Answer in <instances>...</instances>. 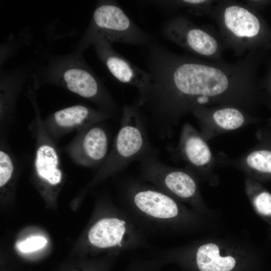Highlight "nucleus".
<instances>
[{
  "mask_svg": "<svg viewBox=\"0 0 271 271\" xmlns=\"http://www.w3.org/2000/svg\"><path fill=\"white\" fill-rule=\"evenodd\" d=\"M146 47L150 81L137 100L160 137L170 138L181 118L199 106L231 105L248 111L257 102L254 52L227 63L180 55L155 41Z\"/></svg>",
  "mask_w": 271,
  "mask_h": 271,
  "instance_id": "f257e3e1",
  "label": "nucleus"
},
{
  "mask_svg": "<svg viewBox=\"0 0 271 271\" xmlns=\"http://www.w3.org/2000/svg\"><path fill=\"white\" fill-rule=\"evenodd\" d=\"M122 206L146 235L164 234L195 220L179 200L142 180L130 179L123 184Z\"/></svg>",
  "mask_w": 271,
  "mask_h": 271,
  "instance_id": "f03ea898",
  "label": "nucleus"
},
{
  "mask_svg": "<svg viewBox=\"0 0 271 271\" xmlns=\"http://www.w3.org/2000/svg\"><path fill=\"white\" fill-rule=\"evenodd\" d=\"M210 17L217 25L224 47L237 56L254 52L261 39L262 25L253 9L236 1H218Z\"/></svg>",
  "mask_w": 271,
  "mask_h": 271,
  "instance_id": "7ed1b4c3",
  "label": "nucleus"
},
{
  "mask_svg": "<svg viewBox=\"0 0 271 271\" xmlns=\"http://www.w3.org/2000/svg\"><path fill=\"white\" fill-rule=\"evenodd\" d=\"M148 124L137 100L123 106L120 127L110 154L101 168V177L119 172L152 151Z\"/></svg>",
  "mask_w": 271,
  "mask_h": 271,
  "instance_id": "20e7f679",
  "label": "nucleus"
},
{
  "mask_svg": "<svg viewBox=\"0 0 271 271\" xmlns=\"http://www.w3.org/2000/svg\"><path fill=\"white\" fill-rule=\"evenodd\" d=\"M139 161L142 180L179 201L200 207L202 199L198 181L190 169L169 166L159 160L152 151Z\"/></svg>",
  "mask_w": 271,
  "mask_h": 271,
  "instance_id": "39448f33",
  "label": "nucleus"
},
{
  "mask_svg": "<svg viewBox=\"0 0 271 271\" xmlns=\"http://www.w3.org/2000/svg\"><path fill=\"white\" fill-rule=\"evenodd\" d=\"M87 239L95 248L117 251L150 246L146 235L122 208H114L95 220L88 230Z\"/></svg>",
  "mask_w": 271,
  "mask_h": 271,
  "instance_id": "423d86ee",
  "label": "nucleus"
},
{
  "mask_svg": "<svg viewBox=\"0 0 271 271\" xmlns=\"http://www.w3.org/2000/svg\"><path fill=\"white\" fill-rule=\"evenodd\" d=\"M169 41L200 58L221 62L224 46L219 34L206 26H199L188 17L178 15L169 19L162 28Z\"/></svg>",
  "mask_w": 271,
  "mask_h": 271,
  "instance_id": "0eeeda50",
  "label": "nucleus"
},
{
  "mask_svg": "<svg viewBox=\"0 0 271 271\" xmlns=\"http://www.w3.org/2000/svg\"><path fill=\"white\" fill-rule=\"evenodd\" d=\"M91 41L101 37L110 43L147 46L153 38L141 29L115 2L103 3L96 7L92 18Z\"/></svg>",
  "mask_w": 271,
  "mask_h": 271,
  "instance_id": "6e6552de",
  "label": "nucleus"
},
{
  "mask_svg": "<svg viewBox=\"0 0 271 271\" xmlns=\"http://www.w3.org/2000/svg\"><path fill=\"white\" fill-rule=\"evenodd\" d=\"M191 114L196 119L200 132L207 142L257 121L248 111L231 105L199 106Z\"/></svg>",
  "mask_w": 271,
  "mask_h": 271,
  "instance_id": "1a4fd4ad",
  "label": "nucleus"
},
{
  "mask_svg": "<svg viewBox=\"0 0 271 271\" xmlns=\"http://www.w3.org/2000/svg\"><path fill=\"white\" fill-rule=\"evenodd\" d=\"M97 55L111 74L118 81L137 88L138 97L142 96L148 88L150 75L117 53L111 43L101 37L92 41Z\"/></svg>",
  "mask_w": 271,
  "mask_h": 271,
  "instance_id": "9d476101",
  "label": "nucleus"
},
{
  "mask_svg": "<svg viewBox=\"0 0 271 271\" xmlns=\"http://www.w3.org/2000/svg\"><path fill=\"white\" fill-rule=\"evenodd\" d=\"M177 151L192 171L205 178L214 177L216 160L207 142L189 122L182 127Z\"/></svg>",
  "mask_w": 271,
  "mask_h": 271,
  "instance_id": "9b49d317",
  "label": "nucleus"
},
{
  "mask_svg": "<svg viewBox=\"0 0 271 271\" xmlns=\"http://www.w3.org/2000/svg\"><path fill=\"white\" fill-rule=\"evenodd\" d=\"M225 163L239 168L252 179H271L270 147L254 148L240 157Z\"/></svg>",
  "mask_w": 271,
  "mask_h": 271,
  "instance_id": "f8f14e48",
  "label": "nucleus"
},
{
  "mask_svg": "<svg viewBox=\"0 0 271 271\" xmlns=\"http://www.w3.org/2000/svg\"><path fill=\"white\" fill-rule=\"evenodd\" d=\"M63 79L70 91L84 98L104 100L100 83L89 70L82 68H70L63 73Z\"/></svg>",
  "mask_w": 271,
  "mask_h": 271,
  "instance_id": "ddd939ff",
  "label": "nucleus"
},
{
  "mask_svg": "<svg viewBox=\"0 0 271 271\" xmlns=\"http://www.w3.org/2000/svg\"><path fill=\"white\" fill-rule=\"evenodd\" d=\"M195 249L196 262L200 271H230L235 266L236 261L231 256H222L219 246L213 243H206Z\"/></svg>",
  "mask_w": 271,
  "mask_h": 271,
  "instance_id": "4468645a",
  "label": "nucleus"
},
{
  "mask_svg": "<svg viewBox=\"0 0 271 271\" xmlns=\"http://www.w3.org/2000/svg\"><path fill=\"white\" fill-rule=\"evenodd\" d=\"M58 159L56 150L49 145H42L37 150L35 160L36 172L39 177L52 185H57L62 180Z\"/></svg>",
  "mask_w": 271,
  "mask_h": 271,
  "instance_id": "2eb2a0df",
  "label": "nucleus"
},
{
  "mask_svg": "<svg viewBox=\"0 0 271 271\" xmlns=\"http://www.w3.org/2000/svg\"><path fill=\"white\" fill-rule=\"evenodd\" d=\"M82 149L85 161L89 164L103 160L108 150V138L104 130L99 126L90 128L83 137Z\"/></svg>",
  "mask_w": 271,
  "mask_h": 271,
  "instance_id": "dca6fc26",
  "label": "nucleus"
},
{
  "mask_svg": "<svg viewBox=\"0 0 271 271\" xmlns=\"http://www.w3.org/2000/svg\"><path fill=\"white\" fill-rule=\"evenodd\" d=\"M104 116V114L80 105L59 110L54 115L56 123L64 127L74 126L86 121H95L103 118Z\"/></svg>",
  "mask_w": 271,
  "mask_h": 271,
  "instance_id": "f3484780",
  "label": "nucleus"
},
{
  "mask_svg": "<svg viewBox=\"0 0 271 271\" xmlns=\"http://www.w3.org/2000/svg\"><path fill=\"white\" fill-rule=\"evenodd\" d=\"M245 188L256 212L271 224V193L256 180L249 177L245 178Z\"/></svg>",
  "mask_w": 271,
  "mask_h": 271,
  "instance_id": "a211bd4d",
  "label": "nucleus"
},
{
  "mask_svg": "<svg viewBox=\"0 0 271 271\" xmlns=\"http://www.w3.org/2000/svg\"><path fill=\"white\" fill-rule=\"evenodd\" d=\"M215 1L181 0L160 1L153 3L166 9L177 10L185 9L195 15H208L210 16Z\"/></svg>",
  "mask_w": 271,
  "mask_h": 271,
  "instance_id": "6ab92c4d",
  "label": "nucleus"
},
{
  "mask_svg": "<svg viewBox=\"0 0 271 271\" xmlns=\"http://www.w3.org/2000/svg\"><path fill=\"white\" fill-rule=\"evenodd\" d=\"M14 171L13 162L9 155L0 151V187H4L9 181Z\"/></svg>",
  "mask_w": 271,
  "mask_h": 271,
  "instance_id": "aec40b11",
  "label": "nucleus"
},
{
  "mask_svg": "<svg viewBox=\"0 0 271 271\" xmlns=\"http://www.w3.org/2000/svg\"><path fill=\"white\" fill-rule=\"evenodd\" d=\"M47 243V240L44 237L34 236L20 242L18 245V247L21 251L28 253L42 248Z\"/></svg>",
  "mask_w": 271,
  "mask_h": 271,
  "instance_id": "412c9836",
  "label": "nucleus"
},
{
  "mask_svg": "<svg viewBox=\"0 0 271 271\" xmlns=\"http://www.w3.org/2000/svg\"><path fill=\"white\" fill-rule=\"evenodd\" d=\"M269 124H270V126L271 127V120L270 121Z\"/></svg>",
  "mask_w": 271,
  "mask_h": 271,
  "instance_id": "4be33fe9",
  "label": "nucleus"
}]
</instances>
